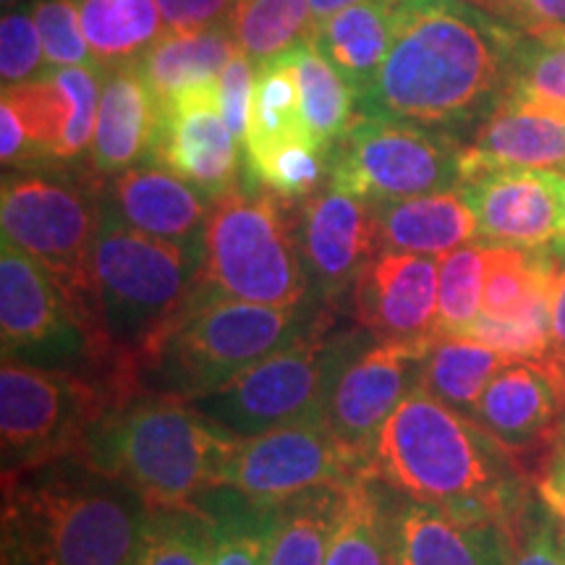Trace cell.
Masks as SVG:
<instances>
[{
  "label": "cell",
  "instance_id": "cell-1",
  "mask_svg": "<svg viewBox=\"0 0 565 565\" xmlns=\"http://www.w3.org/2000/svg\"><path fill=\"white\" fill-rule=\"evenodd\" d=\"M519 38L463 0H395L391 51L356 113L448 134L477 126L505 97Z\"/></svg>",
  "mask_w": 565,
  "mask_h": 565
},
{
  "label": "cell",
  "instance_id": "cell-2",
  "mask_svg": "<svg viewBox=\"0 0 565 565\" xmlns=\"http://www.w3.org/2000/svg\"><path fill=\"white\" fill-rule=\"evenodd\" d=\"M372 471L395 494L508 534L534 498L532 479L503 445L424 387L387 419Z\"/></svg>",
  "mask_w": 565,
  "mask_h": 565
},
{
  "label": "cell",
  "instance_id": "cell-3",
  "mask_svg": "<svg viewBox=\"0 0 565 565\" xmlns=\"http://www.w3.org/2000/svg\"><path fill=\"white\" fill-rule=\"evenodd\" d=\"M3 498L11 565H137L154 513L82 454L3 475Z\"/></svg>",
  "mask_w": 565,
  "mask_h": 565
},
{
  "label": "cell",
  "instance_id": "cell-4",
  "mask_svg": "<svg viewBox=\"0 0 565 565\" xmlns=\"http://www.w3.org/2000/svg\"><path fill=\"white\" fill-rule=\"evenodd\" d=\"M238 443L242 437L215 427L189 401L134 393L103 414L79 454L152 508H196L225 484Z\"/></svg>",
  "mask_w": 565,
  "mask_h": 565
},
{
  "label": "cell",
  "instance_id": "cell-5",
  "mask_svg": "<svg viewBox=\"0 0 565 565\" xmlns=\"http://www.w3.org/2000/svg\"><path fill=\"white\" fill-rule=\"evenodd\" d=\"M202 257L147 236L100 202L95 288L113 377L124 398L137 393V366L200 296Z\"/></svg>",
  "mask_w": 565,
  "mask_h": 565
},
{
  "label": "cell",
  "instance_id": "cell-6",
  "mask_svg": "<svg viewBox=\"0 0 565 565\" xmlns=\"http://www.w3.org/2000/svg\"><path fill=\"white\" fill-rule=\"evenodd\" d=\"M328 315L338 312L317 303L267 307L223 299L200 288L192 307L139 362L137 393L200 398L299 341Z\"/></svg>",
  "mask_w": 565,
  "mask_h": 565
},
{
  "label": "cell",
  "instance_id": "cell-7",
  "mask_svg": "<svg viewBox=\"0 0 565 565\" xmlns=\"http://www.w3.org/2000/svg\"><path fill=\"white\" fill-rule=\"evenodd\" d=\"M210 296L267 307L309 301L299 202L259 183H238L210 204L202 238V282Z\"/></svg>",
  "mask_w": 565,
  "mask_h": 565
},
{
  "label": "cell",
  "instance_id": "cell-8",
  "mask_svg": "<svg viewBox=\"0 0 565 565\" xmlns=\"http://www.w3.org/2000/svg\"><path fill=\"white\" fill-rule=\"evenodd\" d=\"M0 225L3 242L40 263L63 288L103 349L113 377L95 288V242L100 228L97 181H76L74 175L45 166L6 171L0 189Z\"/></svg>",
  "mask_w": 565,
  "mask_h": 565
},
{
  "label": "cell",
  "instance_id": "cell-9",
  "mask_svg": "<svg viewBox=\"0 0 565 565\" xmlns=\"http://www.w3.org/2000/svg\"><path fill=\"white\" fill-rule=\"evenodd\" d=\"M370 341V333L356 322L338 328L335 315H328L299 341L189 404L236 437L263 435L286 424L324 422L338 377Z\"/></svg>",
  "mask_w": 565,
  "mask_h": 565
},
{
  "label": "cell",
  "instance_id": "cell-10",
  "mask_svg": "<svg viewBox=\"0 0 565 565\" xmlns=\"http://www.w3.org/2000/svg\"><path fill=\"white\" fill-rule=\"evenodd\" d=\"M121 395L100 377L3 359L0 456L3 475L79 454L95 424Z\"/></svg>",
  "mask_w": 565,
  "mask_h": 565
},
{
  "label": "cell",
  "instance_id": "cell-11",
  "mask_svg": "<svg viewBox=\"0 0 565 565\" xmlns=\"http://www.w3.org/2000/svg\"><path fill=\"white\" fill-rule=\"evenodd\" d=\"M461 150L448 131L356 113L330 152L328 181L372 204L450 192L463 183Z\"/></svg>",
  "mask_w": 565,
  "mask_h": 565
},
{
  "label": "cell",
  "instance_id": "cell-12",
  "mask_svg": "<svg viewBox=\"0 0 565 565\" xmlns=\"http://www.w3.org/2000/svg\"><path fill=\"white\" fill-rule=\"evenodd\" d=\"M0 341L3 359L92 374L113 385L103 349L63 288L45 267L6 242L0 249Z\"/></svg>",
  "mask_w": 565,
  "mask_h": 565
},
{
  "label": "cell",
  "instance_id": "cell-13",
  "mask_svg": "<svg viewBox=\"0 0 565 565\" xmlns=\"http://www.w3.org/2000/svg\"><path fill=\"white\" fill-rule=\"evenodd\" d=\"M372 471L345 450L324 422H299L242 437L225 484L254 505L278 508L322 484H343Z\"/></svg>",
  "mask_w": 565,
  "mask_h": 565
},
{
  "label": "cell",
  "instance_id": "cell-14",
  "mask_svg": "<svg viewBox=\"0 0 565 565\" xmlns=\"http://www.w3.org/2000/svg\"><path fill=\"white\" fill-rule=\"evenodd\" d=\"M429 341H370L345 364L324 408V424L359 461L372 466L387 419L422 387Z\"/></svg>",
  "mask_w": 565,
  "mask_h": 565
},
{
  "label": "cell",
  "instance_id": "cell-15",
  "mask_svg": "<svg viewBox=\"0 0 565 565\" xmlns=\"http://www.w3.org/2000/svg\"><path fill=\"white\" fill-rule=\"evenodd\" d=\"M299 231L309 301L345 312L353 282L380 252L374 204L328 181L299 202Z\"/></svg>",
  "mask_w": 565,
  "mask_h": 565
},
{
  "label": "cell",
  "instance_id": "cell-16",
  "mask_svg": "<svg viewBox=\"0 0 565 565\" xmlns=\"http://www.w3.org/2000/svg\"><path fill=\"white\" fill-rule=\"evenodd\" d=\"M217 79L183 87L160 103L158 134L147 158L181 175L207 200H217L242 183V141L223 118Z\"/></svg>",
  "mask_w": 565,
  "mask_h": 565
},
{
  "label": "cell",
  "instance_id": "cell-17",
  "mask_svg": "<svg viewBox=\"0 0 565 565\" xmlns=\"http://www.w3.org/2000/svg\"><path fill=\"white\" fill-rule=\"evenodd\" d=\"M437 280L440 257L380 249L353 282L345 312L372 341L424 343L437 335Z\"/></svg>",
  "mask_w": 565,
  "mask_h": 565
},
{
  "label": "cell",
  "instance_id": "cell-18",
  "mask_svg": "<svg viewBox=\"0 0 565 565\" xmlns=\"http://www.w3.org/2000/svg\"><path fill=\"white\" fill-rule=\"evenodd\" d=\"M479 238L521 249H555L565 242L563 173L494 168L461 183Z\"/></svg>",
  "mask_w": 565,
  "mask_h": 565
},
{
  "label": "cell",
  "instance_id": "cell-19",
  "mask_svg": "<svg viewBox=\"0 0 565 565\" xmlns=\"http://www.w3.org/2000/svg\"><path fill=\"white\" fill-rule=\"evenodd\" d=\"M471 419L532 479L565 427V395L542 362H511L484 387Z\"/></svg>",
  "mask_w": 565,
  "mask_h": 565
},
{
  "label": "cell",
  "instance_id": "cell-20",
  "mask_svg": "<svg viewBox=\"0 0 565 565\" xmlns=\"http://www.w3.org/2000/svg\"><path fill=\"white\" fill-rule=\"evenodd\" d=\"M100 202L147 236L200 254L210 204L200 189L162 166H134L97 181Z\"/></svg>",
  "mask_w": 565,
  "mask_h": 565
},
{
  "label": "cell",
  "instance_id": "cell-21",
  "mask_svg": "<svg viewBox=\"0 0 565 565\" xmlns=\"http://www.w3.org/2000/svg\"><path fill=\"white\" fill-rule=\"evenodd\" d=\"M494 168L565 173V113L505 95L461 150L463 181Z\"/></svg>",
  "mask_w": 565,
  "mask_h": 565
},
{
  "label": "cell",
  "instance_id": "cell-22",
  "mask_svg": "<svg viewBox=\"0 0 565 565\" xmlns=\"http://www.w3.org/2000/svg\"><path fill=\"white\" fill-rule=\"evenodd\" d=\"M395 565H511V534L469 524L404 494L391 500Z\"/></svg>",
  "mask_w": 565,
  "mask_h": 565
},
{
  "label": "cell",
  "instance_id": "cell-23",
  "mask_svg": "<svg viewBox=\"0 0 565 565\" xmlns=\"http://www.w3.org/2000/svg\"><path fill=\"white\" fill-rule=\"evenodd\" d=\"M160 124V103L137 63L105 71L89 168L95 179L129 171L152 152Z\"/></svg>",
  "mask_w": 565,
  "mask_h": 565
},
{
  "label": "cell",
  "instance_id": "cell-24",
  "mask_svg": "<svg viewBox=\"0 0 565 565\" xmlns=\"http://www.w3.org/2000/svg\"><path fill=\"white\" fill-rule=\"evenodd\" d=\"M380 249L445 257L479 238L477 217L461 186L450 192L408 196L374 204Z\"/></svg>",
  "mask_w": 565,
  "mask_h": 565
},
{
  "label": "cell",
  "instance_id": "cell-25",
  "mask_svg": "<svg viewBox=\"0 0 565 565\" xmlns=\"http://www.w3.org/2000/svg\"><path fill=\"white\" fill-rule=\"evenodd\" d=\"M395 0H362L315 26L312 45L356 92L372 87L393 40Z\"/></svg>",
  "mask_w": 565,
  "mask_h": 565
},
{
  "label": "cell",
  "instance_id": "cell-26",
  "mask_svg": "<svg viewBox=\"0 0 565 565\" xmlns=\"http://www.w3.org/2000/svg\"><path fill=\"white\" fill-rule=\"evenodd\" d=\"M351 482L322 484L275 508L265 565H324L349 511Z\"/></svg>",
  "mask_w": 565,
  "mask_h": 565
},
{
  "label": "cell",
  "instance_id": "cell-27",
  "mask_svg": "<svg viewBox=\"0 0 565 565\" xmlns=\"http://www.w3.org/2000/svg\"><path fill=\"white\" fill-rule=\"evenodd\" d=\"M555 270V249H521L484 242L482 315L492 320L550 315Z\"/></svg>",
  "mask_w": 565,
  "mask_h": 565
},
{
  "label": "cell",
  "instance_id": "cell-28",
  "mask_svg": "<svg viewBox=\"0 0 565 565\" xmlns=\"http://www.w3.org/2000/svg\"><path fill=\"white\" fill-rule=\"evenodd\" d=\"M238 53L231 26L217 24L202 32H166L137 66L158 103H166L183 87L217 79Z\"/></svg>",
  "mask_w": 565,
  "mask_h": 565
},
{
  "label": "cell",
  "instance_id": "cell-29",
  "mask_svg": "<svg viewBox=\"0 0 565 565\" xmlns=\"http://www.w3.org/2000/svg\"><path fill=\"white\" fill-rule=\"evenodd\" d=\"M303 139L315 137L309 134L307 121H303L294 63L288 58V53H282L280 58L257 66L252 89L249 126H246L244 139L246 162L265 158V154Z\"/></svg>",
  "mask_w": 565,
  "mask_h": 565
},
{
  "label": "cell",
  "instance_id": "cell-30",
  "mask_svg": "<svg viewBox=\"0 0 565 565\" xmlns=\"http://www.w3.org/2000/svg\"><path fill=\"white\" fill-rule=\"evenodd\" d=\"M511 362L513 359L471 335L437 333L424 356L422 387L461 414L475 416L484 387Z\"/></svg>",
  "mask_w": 565,
  "mask_h": 565
},
{
  "label": "cell",
  "instance_id": "cell-31",
  "mask_svg": "<svg viewBox=\"0 0 565 565\" xmlns=\"http://www.w3.org/2000/svg\"><path fill=\"white\" fill-rule=\"evenodd\" d=\"M82 32L97 66L137 63L168 32L154 0H76Z\"/></svg>",
  "mask_w": 565,
  "mask_h": 565
},
{
  "label": "cell",
  "instance_id": "cell-32",
  "mask_svg": "<svg viewBox=\"0 0 565 565\" xmlns=\"http://www.w3.org/2000/svg\"><path fill=\"white\" fill-rule=\"evenodd\" d=\"M374 471L351 484L349 511L330 545L324 565H395L391 494Z\"/></svg>",
  "mask_w": 565,
  "mask_h": 565
},
{
  "label": "cell",
  "instance_id": "cell-33",
  "mask_svg": "<svg viewBox=\"0 0 565 565\" xmlns=\"http://www.w3.org/2000/svg\"><path fill=\"white\" fill-rule=\"evenodd\" d=\"M225 24L238 51L259 66L312 40L317 19L309 0H233Z\"/></svg>",
  "mask_w": 565,
  "mask_h": 565
},
{
  "label": "cell",
  "instance_id": "cell-34",
  "mask_svg": "<svg viewBox=\"0 0 565 565\" xmlns=\"http://www.w3.org/2000/svg\"><path fill=\"white\" fill-rule=\"evenodd\" d=\"M210 515V565H265L270 547L275 508L254 505L231 487L210 490L196 503Z\"/></svg>",
  "mask_w": 565,
  "mask_h": 565
},
{
  "label": "cell",
  "instance_id": "cell-35",
  "mask_svg": "<svg viewBox=\"0 0 565 565\" xmlns=\"http://www.w3.org/2000/svg\"><path fill=\"white\" fill-rule=\"evenodd\" d=\"M288 58L294 63L296 82H299L307 129L324 150L333 152L335 141L343 137L356 116V92L312 42H301L299 47L288 51Z\"/></svg>",
  "mask_w": 565,
  "mask_h": 565
},
{
  "label": "cell",
  "instance_id": "cell-36",
  "mask_svg": "<svg viewBox=\"0 0 565 565\" xmlns=\"http://www.w3.org/2000/svg\"><path fill=\"white\" fill-rule=\"evenodd\" d=\"M3 103L17 110L21 126L30 134L42 166L58 162V150L74 118V97L55 79L53 71L30 82L3 87Z\"/></svg>",
  "mask_w": 565,
  "mask_h": 565
},
{
  "label": "cell",
  "instance_id": "cell-37",
  "mask_svg": "<svg viewBox=\"0 0 565 565\" xmlns=\"http://www.w3.org/2000/svg\"><path fill=\"white\" fill-rule=\"evenodd\" d=\"M505 95L565 113V34L521 32Z\"/></svg>",
  "mask_w": 565,
  "mask_h": 565
},
{
  "label": "cell",
  "instance_id": "cell-38",
  "mask_svg": "<svg viewBox=\"0 0 565 565\" xmlns=\"http://www.w3.org/2000/svg\"><path fill=\"white\" fill-rule=\"evenodd\" d=\"M212 524L202 508H154L137 565H210Z\"/></svg>",
  "mask_w": 565,
  "mask_h": 565
},
{
  "label": "cell",
  "instance_id": "cell-39",
  "mask_svg": "<svg viewBox=\"0 0 565 565\" xmlns=\"http://www.w3.org/2000/svg\"><path fill=\"white\" fill-rule=\"evenodd\" d=\"M484 242L466 244L440 257L437 280V333H466L482 315Z\"/></svg>",
  "mask_w": 565,
  "mask_h": 565
},
{
  "label": "cell",
  "instance_id": "cell-40",
  "mask_svg": "<svg viewBox=\"0 0 565 565\" xmlns=\"http://www.w3.org/2000/svg\"><path fill=\"white\" fill-rule=\"evenodd\" d=\"M30 9L34 24H38L42 47H45V61L51 63V68H100L82 32L79 3L76 0H38Z\"/></svg>",
  "mask_w": 565,
  "mask_h": 565
},
{
  "label": "cell",
  "instance_id": "cell-41",
  "mask_svg": "<svg viewBox=\"0 0 565 565\" xmlns=\"http://www.w3.org/2000/svg\"><path fill=\"white\" fill-rule=\"evenodd\" d=\"M463 335L477 338L513 362H545L550 353V315L492 320L479 315Z\"/></svg>",
  "mask_w": 565,
  "mask_h": 565
},
{
  "label": "cell",
  "instance_id": "cell-42",
  "mask_svg": "<svg viewBox=\"0 0 565 565\" xmlns=\"http://www.w3.org/2000/svg\"><path fill=\"white\" fill-rule=\"evenodd\" d=\"M42 47L32 9L6 11L0 19V79L3 87L30 82L42 71Z\"/></svg>",
  "mask_w": 565,
  "mask_h": 565
},
{
  "label": "cell",
  "instance_id": "cell-43",
  "mask_svg": "<svg viewBox=\"0 0 565 565\" xmlns=\"http://www.w3.org/2000/svg\"><path fill=\"white\" fill-rule=\"evenodd\" d=\"M511 565H565V545L534 498L511 532Z\"/></svg>",
  "mask_w": 565,
  "mask_h": 565
},
{
  "label": "cell",
  "instance_id": "cell-44",
  "mask_svg": "<svg viewBox=\"0 0 565 565\" xmlns=\"http://www.w3.org/2000/svg\"><path fill=\"white\" fill-rule=\"evenodd\" d=\"M532 487L534 500L545 511L555 534L565 545V427L553 448L547 450V456L542 458V463L536 466Z\"/></svg>",
  "mask_w": 565,
  "mask_h": 565
},
{
  "label": "cell",
  "instance_id": "cell-45",
  "mask_svg": "<svg viewBox=\"0 0 565 565\" xmlns=\"http://www.w3.org/2000/svg\"><path fill=\"white\" fill-rule=\"evenodd\" d=\"M254 63L238 53L228 66L223 68L217 87H221V108L225 124L231 126L233 137L244 145L246 126H249V108H252V89H254Z\"/></svg>",
  "mask_w": 565,
  "mask_h": 565
},
{
  "label": "cell",
  "instance_id": "cell-46",
  "mask_svg": "<svg viewBox=\"0 0 565 565\" xmlns=\"http://www.w3.org/2000/svg\"><path fill=\"white\" fill-rule=\"evenodd\" d=\"M168 32H202L228 19L233 0H154Z\"/></svg>",
  "mask_w": 565,
  "mask_h": 565
},
{
  "label": "cell",
  "instance_id": "cell-47",
  "mask_svg": "<svg viewBox=\"0 0 565 565\" xmlns=\"http://www.w3.org/2000/svg\"><path fill=\"white\" fill-rule=\"evenodd\" d=\"M511 24L521 32L536 34H565V0H508Z\"/></svg>",
  "mask_w": 565,
  "mask_h": 565
},
{
  "label": "cell",
  "instance_id": "cell-48",
  "mask_svg": "<svg viewBox=\"0 0 565 565\" xmlns=\"http://www.w3.org/2000/svg\"><path fill=\"white\" fill-rule=\"evenodd\" d=\"M557 270L550 291V353L542 364L557 366L565 362V242L555 246Z\"/></svg>",
  "mask_w": 565,
  "mask_h": 565
},
{
  "label": "cell",
  "instance_id": "cell-49",
  "mask_svg": "<svg viewBox=\"0 0 565 565\" xmlns=\"http://www.w3.org/2000/svg\"><path fill=\"white\" fill-rule=\"evenodd\" d=\"M356 3H362V0H309L317 24H320V21H324V19H330L333 13L349 9V6H356Z\"/></svg>",
  "mask_w": 565,
  "mask_h": 565
},
{
  "label": "cell",
  "instance_id": "cell-50",
  "mask_svg": "<svg viewBox=\"0 0 565 565\" xmlns=\"http://www.w3.org/2000/svg\"><path fill=\"white\" fill-rule=\"evenodd\" d=\"M463 3H471V6H479V9L490 11L492 17L503 19L511 24V9H508V0H463Z\"/></svg>",
  "mask_w": 565,
  "mask_h": 565
},
{
  "label": "cell",
  "instance_id": "cell-51",
  "mask_svg": "<svg viewBox=\"0 0 565 565\" xmlns=\"http://www.w3.org/2000/svg\"><path fill=\"white\" fill-rule=\"evenodd\" d=\"M547 370H550V374H553L557 387H561L563 395H565V362L557 364V366H547Z\"/></svg>",
  "mask_w": 565,
  "mask_h": 565
},
{
  "label": "cell",
  "instance_id": "cell-52",
  "mask_svg": "<svg viewBox=\"0 0 565 565\" xmlns=\"http://www.w3.org/2000/svg\"><path fill=\"white\" fill-rule=\"evenodd\" d=\"M19 3V0H3V6H6V9H9V6H17Z\"/></svg>",
  "mask_w": 565,
  "mask_h": 565
},
{
  "label": "cell",
  "instance_id": "cell-53",
  "mask_svg": "<svg viewBox=\"0 0 565 565\" xmlns=\"http://www.w3.org/2000/svg\"><path fill=\"white\" fill-rule=\"evenodd\" d=\"M563 189H565V173H563Z\"/></svg>",
  "mask_w": 565,
  "mask_h": 565
}]
</instances>
